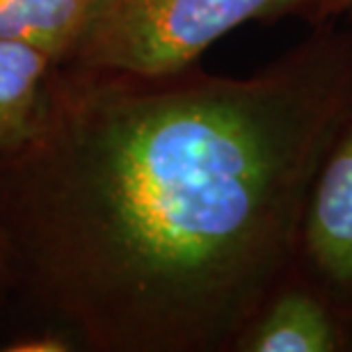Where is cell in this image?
Here are the masks:
<instances>
[{"label":"cell","mask_w":352,"mask_h":352,"mask_svg":"<svg viewBox=\"0 0 352 352\" xmlns=\"http://www.w3.org/2000/svg\"><path fill=\"white\" fill-rule=\"evenodd\" d=\"M352 119V30L250 76L62 65L0 156L19 288L91 352H231L295 267L314 176Z\"/></svg>","instance_id":"cell-1"},{"label":"cell","mask_w":352,"mask_h":352,"mask_svg":"<svg viewBox=\"0 0 352 352\" xmlns=\"http://www.w3.org/2000/svg\"><path fill=\"white\" fill-rule=\"evenodd\" d=\"M341 16L343 0H103L69 65L167 76L197 67L245 23L300 19L318 28Z\"/></svg>","instance_id":"cell-2"},{"label":"cell","mask_w":352,"mask_h":352,"mask_svg":"<svg viewBox=\"0 0 352 352\" xmlns=\"http://www.w3.org/2000/svg\"><path fill=\"white\" fill-rule=\"evenodd\" d=\"M295 267L352 320V119L329 146L309 188Z\"/></svg>","instance_id":"cell-3"},{"label":"cell","mask_w":352,"mask_h":352,"mask_svg":"<svg viewBox=\"0 0 352 352\" xmlns=\"http://www.w3.org/2000/svg\"><path fill=\"white\" fill-rule=\"evenodd\" d=\"M231 352H352V320L293 267L267 293Z\"/></svg>","instance_id":"cell-4"},{"label":"cell","mask_w":352,"mask_h":352,"mask_svg":"<svg viewBox=\"0 0 352 352\" xmlns=\"http://www.w3.org/2000/svg\"><path fill=\"white\" fill-rule=\"evenodd\" d=\"M60 67L44 48L0 39V156L21 149L37 133Z\"/></svg>","instance_id":"cell-5"},{"label":"cell","mask_w":352,"mask_h":352,"mask_svg":"<svg viewBox=\"0 0 352 352\" xmlns=\"http://www.w3.org/2000/svg\"><path fill=\"white\" fill-rule=\"evenodd\" d=\"M103 0H0V39L44 48L69 65Z\"/></svg>","instance_id":"cell-6"},{"label":"cell","mask_w":352,"mask_h":352,"mask_svg":"<svg viewBox=\"0 0 352 352\" xmlns=\"http://www.w3.org/2000/svg\"><path fill=\"white\" fill-rule=\"evenodd\" d=\"M16 288H19V279H16V265H14L12 248L10 241H7L5 229L0 227V309L16 293Z\"/></svg>","instance_id":"cell-7"},{"label":"cell","mask_w":352,"mask_h":352,"mask_svg":"<svg viewBox=\"0 0 352 352\" xmlns=\"http://www.w3.org/2000/svg\"><path fill=\"white\" fill-rule=\"evenodd\" d=\"M343 3H346V16L352 19V0H343Z\"/></svg>","instance_id":"cell-8"}]
</instances>
